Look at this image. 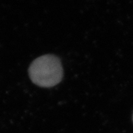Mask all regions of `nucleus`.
Listing matches in <instances>:
<instances>
[{"mask_svg":"<svg viewBox=\"0 0 133 133\" xmlns=\"http://www.w3.org/2000/svg\"><path fill=\"white\" fill-rule=\"evenodd\" d=\"M63 69L61 61L54 55L47 54L37 58L29 68L32 82L40 87L49 88L62 81Z\"/></svg>","mask_w":133,"mask_h":133,"instance_id":"f257e3e1","label":"nucleus"}]
</instances>
